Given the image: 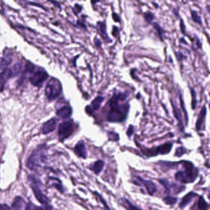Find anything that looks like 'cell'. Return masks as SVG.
<instances>
[{"mask_svg": "<svg viewBox=\"0 0 210 210\" xmlns=\"http://www.w3.org/2000/svg\"><path fill=\"white\" fill-rule=\"evenodd\" d=\"M97 26L98 27V31L100 33L101 37L104 40V42L107 43H110L112 42V40L109 37L107 32V26L105 22L99 21L97 22Z\"/></svg>", "mask_w": 210, "mask_h": 210, "instance_id": "cell-10", "label": "cell"}, {"mask_svg": "<svg viewBox=\"0 0 210 210\" xmlns=\"http://www.w3.org/2000/svg\"><path fill=\"white\" fill-rule=\"evenodd\" d=\"M12 59L10 58H0V70H6L7 67L11 63Z\"/></svg>", "mask_w": 210, "mask_h": 210, "instance_id": "cell-23", "label": "cell"}, {"mask_svg": "<svg viewBox=\"0 0 210 210\" xmlns=\"http://www.w3.org/2000/svg\"><path fill=\"white\" fill-rule=\"evenodd\" d=\"M207 113V109L206 105H204L203 106L201 111L200 112L196 122L195 128L197 131H200L202 130V128L203 126H204V120H205Z\"/></svg>", "mask_w": 210, "mask_h": 210, "instance_id": "cell-11", "label": "cell"}, {"mask_svg": "<svg viewBox=\"0 0 210 210\" xmlns=\"http://www.w3.org/2000/svg\"><path fill=\"white\" fill-rule=\"evenodd\" d=\"M190 91L191 93L192 100H191V105L192 110H195L197 105V94L196 91L192 87H190Z\"/></svg>", "mask_w": 210, "mask_h": 210, "instance_id": "cell-24", "label": "cell"}, {"mask_svg": "<svg viewBox=\"0 0 210 210\" xmlns=\"http://www.w3.org/2000/svg\"><path fill=\"white\" fill-rule=\"evenodd\" d=\"M180 28H181V31L183 34L186 33V25L184 24V22L183 21V20L182 19H181V21H180Z\"/></svg>", "mask_w": 210, "mask_h": 210, "instance_id": "cell-38", "label": "cell"}, {"mask_svg": "<svg viewBox=\"0 0 210 210\" xmlns=\"http://www.w3.org/2000/svg\"><path fill=\"white\" fill-rule=\"evenodd\" d=\"M34 210H52V208L51 206L48 205V204H45L43 207H35Z\"/></svg>", "mask_w": 210, "mask_h": 210, "instance_id": "cell-36", "label": "cell"}, {"mask_svg": "<svg viewBox=\"0 0 210 210\" xmlns=\"http://www.w3.org/2000/svg\"><path fill=\"white\" fill-rule=\"evenodd\" d=\"M119 34V28L116 26L113 27V30H112V35H113L114 37H116L117 35Z\"/></svg>", "mask_w": 210, "mask_h": 210, "instance_id": "cell-39", "label": "cell"}, {"mask_svg": "<svg viewBox=\"0 0 210 210\" xmlns=\"http://www.w3.org/2000/svg\"><path fill=\"white\" fill-rule=\"evenodd\" d=\"M26 203L24 200L20 197H17L14 200L12 204V210H25Z\"/></svg>", "mask_w": 210, "mask_h": 210, "instance_id": "cell-16", "label": "cell"}, {"mask_svg": "<svg viewBox=\"0 0 210 210\" xmlns=\"http://www.w3.org/2000/svg\"><path fill=\"white\" fill-rule=\"evenodd\" d=\"M105 165V163L103 160H99L95 161L90 166V169L92 171H93L96 175H98L103 170Z\"/></svg>", "mask_w": 210, "mask_h": 210, "instance_id": "cell-19", "label": "cell"}, {"mask_svg": "<svg viewBox=\"0 0 210 210\" xmlns=\"http://www.w3.org/2000/svg\"><path fill=\"white\" fill-rule=\"evenodd\" d=\"M179 100H180V104H181V107L182 108V110L184 112V117H185V120H186V125H187L188 124V121H189V116H188V113L186 109V106H185V104H184V99L182 98V96L181 94H179Z\"/></svg>", "mask_w": 210, "mask_h": 210, "instance_id": "cell-27", "label": "cell"}, {"mask_svg": "<svg viewBox=\"0 0 210 210\" xmlns=\"http://www.w3.org/2000/svg\"><path fill=\"white\" fill-rule=\"evenodd\" d=\"M82 9H83V7H82L81 5L78 4H76L75 6V8H74V12L76 14H78V13H80Z\"/></svg>", "mask_w": 210, "mask_h": 210, "instance_id": "cell-37", "label": "cell"}, {"mask_svg": "<svg viewBox=\"0 0 210 210\" xmlns=\"http://www.w3.org/2000/svg\"><path fill=\"white\" fill-rule=\"evenodd\" d=\"M163 202L168 205H174L177 202V198L172 196H166L163 198Z\"/></svg>", "mask_w": 210, "mask_h": 210, "instance_id": "cell-28", "label": "cell"}, {"mask_svg": "<svg viewBox=\"0 0 210 210\" xmlns=\"http://www.w3.org/2000/svg\"><path fill=\"white\" fill-rule=\"evenodd\" d=\"M55 126L56 120L54 119H52L44 123L42 127V132L44 134H48L55 129Z\"/></svg>", "mask_w": 210, "mask_h": 210, "instance_id": "cell-13", "label": "cell"}, {"mask_svg": "<svg viewBox=\"0 0 210 210\" xmlns=\"http://www.w3.org/2000/svg\"><path fill=\"white\" fill-rule=\"evenodd\" d=\"M13 77H15V76L11 69L4 70L2 73H0V91L3 90L5 84L8 81Z\"/></svg>", "mask_w": 210, "mask_h": 210, "instance_id": "cell-9", "label": "cell"}, {"mask_svg": "<svg viewBox=\"0 0 210 210\" xmlns=\"http://www.w3.org/2000/svg\"><path fill=\"white\" fill-rule=\"evenodd\" d=\"M197 195H198V194L194 193L193 192H191L190 193H187L186 196H184L182 198L181 202H180V203H179V208H181L182 209L185 208L192 201V200L195 197H197Z\"/></svg>", "mask_w": 210, "mask_h": 210, "instance_id": "cell-18", "label": "cell"}, {"mask_svg": "<svg viewBox=\"0 0 210 210\" xmlns=\"http://www.w3.org/2000/svg\"><path fill=\"white\" fill-rule=\"evenodd\" d=\"M94 193H95V195H96V197L97 198V199H99L100 202L102 204H103V205H104V207H105V210H110V208L109 207L108 205H107V203L104 200V199L103 198V197H102L98 192H94Z\"/></svg>", "mask_w": 210, "mask_h": 210, "instance_id": "cell-30", "label": "cell"}, {"mask_svg": "<svg viewBox=\"0 0 210 210\" xmlns=\"http://www.w3.org/2000/svg\"><path fill=\"white\" fill-rule=\"evenodd\" d=\"M108 136L109 137V139L114 141H117L119 140V136L116 132H108Z\"/></svg>", "mask_w": 210, "mask_h": 210, "instance_id": "cell-31", "label": "cell"}, {"mask_svg": "<svg viewBox=\"0 0 210 210\" xmlns=\"http://www.w3.org/2000/svg\"><path fill=\"white\" fill-rule=\"evenodd\" d=\"M197 38V40H196V45L197 46L198 48H202V43L200 42V40Z\"/></svg>", "mask_w": 210, "mask_h": 210, "instance_id": "cell-43", "label": "cell"}, {"mask_svg": "<svg viewBox=\"0 0 210 210\" xmlns=\"http://www.w3.org/2000/svg\"><path fill=\"white\" fill-rule=\"evenodd\" d=\"M75 130L74 124L71 121H65L59 125L58 129V136L59 139L63 141L70 137Z\"/></svg>", "mask_w": 210, "mask_h": 210, "instance_id": "cell-5", "label": "cell"}, {"mask_svg": "<svg viewBox=\"0 0 210 210\" xmlns=\"http://www.w3.org/2000/svg\"><path fill=\"white\" fill-rule=\"evenodd\" d=\"M207 11H208V12H209V4H208V6H207Z\"/></svg>", "mask_w": 210, "mask_h": 210, "instance_id": "cell-44", "label": "cell"}, {"mask_svg": "<svg viewBox=\"0 0 210 210\" xmlns=\"http://www.w3.org/2000/svg\"><path fill=\"white\" fill-rule=\"evenodd\" d=\"M48 78V74L43 69H40L35 71L30 77V81L33 86L41 87L44 82Z\"/></svg>", "mask_w": 210, "mask_h": 210, "instance_id": "cell-7", "label": "cell"}, {"mask_svg": "<svg viewBox=\"0 0 210 210\" xmlns=\"http://www.w3.org/2000/svg\"><path fill=\"white\" fill-rule=\"evenodd\" d=\"M44 150L42 146L38 147L35 150L32 155L28 158L27 162V165L28 168L32 170H36L44 160Z\"/></svg>", "mask_w": 210, "mask_h": 210, "instance_id": "cell-4", "label": "cell"}, {"mask_svg": "<svg viewBox=\"0 0 210 210\" xmlns=\"http://www.w3.org/2000/svg\"><path fill=\"white\" fill-rule=\"evenodd\" d=\"M133 132H134V126L130 125L126 131V134L129 137H130L132 135Z\"/></svg>", "mask_w": 210, "mask_h": 210, "instance_id": "cell-34", "label": "cell"}, {"mask_svg": "<svg viewBox=\"0 0 210 210\" xmlns=\"http://www.w3.org/2000/svg\"><path fill=\"white\" fill-rule=\"evenodd\" d=\"M128 92L115 93L108 102L109 110L107 112L106 119L110 123H121L128 115L130 105L125 102L128 97Z\"/></svg>", "mask_w": 210, "mask_h": 210, "instance_id": "cell-1", "label": "cell"}, {"mask_svg": "<svg viewBox=\"0 0 210 210\" xmlns=\"http://www.w3.org/2000/svg\"><path fill=\"white\" fill-rule=\"evenodd\" d=\"M153 27L157 31L158 35L159 36V37L160 38V40H161L162 42H163L164 34H165V30H164L163 28L160 26V25L157 22H153Z\"/></svg>", "mask_w": 210, "mask_h": 210, "instance_id": "cell-25", "label": "cell"}, {"mask_svg": "<svg viewBox=\"0 0 210 210\" xmlns=\"http://www.w3.org/2000/svg\"><path fill=\"white\" fill-rule=\"evenodd\" d=\"M94 44L97 48H100L101 46V42L99 39L97 38H94Z\"/></svg>", "mask_w": 210, "mask_h": 210, "instance_id": "cell-41", "label": "cell"}, {"mask_svg": "<svg viewBox=\"0 0 210 210\" xmlns=\"http://www.w3.org/2000/svg\"><path fill=\"white\" fill-rule=\"evenodd\" d=\"M183 40H184V38H181V41H182ZM184 43H186V44H187V43L186 42H185V41H184Z\"/></svg>", "mask_w": 210, "mask_h": 210, "instance_id": "cell-45", "label": "cell"}, {"mask_svg": "<svg viewBox=\"0 0 210 210\" xmlns=\"http://www.w3.org/2000/svg\"><path fill=\"white\" fill-rule=\"evenodd\" d=\"M85 111L86 112L87 114H88L89 115H92L93 114V111L92 110V109H91V107L89 105H87L85 108Z\"/></svg>", "mask_w": 210, "mask_h": 210, "instance_id": "cell-40", "label": "cell"}, {"mask_svg": "<svg viewBox=\"0 0 210 210\" xmlns=\"http://www.w3.org/2000/svg\"><path fill=\"white\" fill-rule=\"evenodd\" d=\"M181 163L183 170L177 171L175 174V178L183 184L193 182L198 176V168L191 161H183Z\"/></svg>", "mask_w": 210, "mask_h": 210, "instance_id": "cell-2", "label": "cell"}, {"mask_svg": "<svg viewBox=\"0 0 210 210\" xmlns=\"http://www.w3.org/2000/svg\"><path fill=\"white\" fill-rule=\"evenodd\" d=\"M0 210H10V208L7 204H0Z\"/></svg>", "mask_w": 210, "mask_h": 210, "instance_id": "cell-42", "label": "cell"}, {"mask_svg": "<svg viewBox=\"0 0 210 210\" xmlns=\"http://www.w3.org/2000/svg\"><path fill=\"white\" fill-rule=\"evenodd\" d=\"M144 19H145V20L148 23V24H150L152 21L155 18V16H154V14H153L152 12L150 11H147L144 13Z\"/></svg>", "mask_w": 210, "mask_h": 210, "instance_id": "cell-29", "label": "cell"}, {"mask_svg": "<svg viewBox=\"0 0 210 210\" xmlns=\"http://www.w3.org/2000/svg\"><path fill=\"white\" fill-rule=\"evenodd\" d=\"M191 17H192V20L195 23L198 24L200 25H202L203 22H202V17H201V16H199L197 11H195V10L191 9Z\"/></svg>", "mask_w": 210, "mask_h": 210, "instance_id": "cell-26", "label": "cell"}, {"mask_svg": "<svg viewBox=\"0 0 210 210\" xmlns=\"http://www.w3.org/2000/svg\"><path fill=\"white\" fill-rule=\"evenodd\" d=\"M136 178L137 180H136V182L134 183L136 184H137L138 186L142 185L144 186L146 189L148 195H153L157 192V188L156 184L154 182H152V181L146 180V179L139 176H137Z\"/></svg>", "mask_w": 210, "mask_h": 210, "instance_id": "cell-8", "label": "cell"}, {"mask_svg": "<svg viewBox=\"0 0 210 210\" xmlns=\"http://www.w3.org/2000/svg\"><path fill=\"white\" fill-rule=\"evenodd\" d=\"M209 208L208 203L204 200L203 197H200L197 202V210H208Z\"/></svg>", "mask_w": 210, "mask_h": 210, "instance_id": "cell-22", "label": "cell"}, {"mask_svg": "<svg viewBox=\"0 0 210 210\" xmlns=\"http://www.w3.org/2000/svg\"><path fill=\"white\" fill-rule=\"evenodd\" d=\"M74 151L75 154L80 158L85 159L87 157V150L83 141H80L76 144Z\"/></svg>", "mask_w": 210, "mask_h": 210, "instance_id": "cell-12", "label": "cell"}, {"mask_svg": "<svg viewBox=\"0 0 210 210\" xmlns=\"http://www.w3.org/2000/svg\"><path fill=\"white\" fill-rule=\"evenodd\" d=\"M122 203L123 205L125 207V208L127 210H142L139 207L134 205V204H132L128 199L126 198H123L122 199Z\"/></svg>", "mask_w": 210, "mask_h": 210, "instance_id": "cell-21", "label": "cell"}, {"mask_svg": "<svg viewBox=\"0 0 210 210\" xmlns=\"http://www.w3.org/2000/svg\"><path fill=\"white\" fill-rule=\"evenodd\" d=\"M56 114L62 119H68L72 114V109L70 105H64L57 110Z\"/></svg>", "mask_w": 210, "mask_h": 210, "instance_id": "cell-14", "label": "cell"}, {"mask_svg": "<svg viewBox=\"0 0 210 210\" xmlns=\"http://www.w3.org/2000/svg\"><path fill=\"white\" fill-rule=\"evenodd\" d=\"M62 91V85L59 80L53 78L48 82L45 88V94L49 100H53L60 95Z\"/></svg>", "mask_w": 210, "mask_h": 210, "instance_id": "cell-3", "label": "cell"}, {"mask_svg": "<svg viewBox=\"0 0 210 210\" xmlns=\"http://www.w3.org/2000/svg\"><path fill=\"white\" fill-rule=\"evenodd\" d=\"M112 19H113L114 22H120V21H121L120 17L119 16V15L117 13L114 12L112 14Z\"/></svg>", "mask_w": 210, "mask_h": 210, "instance_id": "cell-35", "label": "cell"}, {"mask_svg": "<svg viewBox=\"0 0 210 210\" xmlns=\"http://www.w3.org/2000/svg\"><path fill=\"white\" fill-rule=\"evenodd\" d=\"M175 55L176 56V58H177V60L178 61H181V62H182V61L184 59H187V57L186 56L184 55L182 52H181V51H178V52H175Z\"/></svg>", "mask_w": 210, "mask_h": 210, "instance_id": "cell-33", "label": "cell"}, {"mask_svg": "<svg viewBox=\"0 0 210 210\" xmlns=\"http://www.w3.org/2000/svg\"><path fill=\"white\" fill-rule=\"evenodd\" d=\"M172 147V143L166 142L155 148H150V149H146L145 151H144V153L145 155H147L148 157L157 156L158 154L166 155L170 152Z\"/></svg>", "mask_w": 210, "mask_h": 210, "instance_id": "cell-6", "label": "cell"}, {"mask_svg": "<svg viewBox=\"0 0 210 210\" xmlns=\"http://www.w3.org/2000/svg\"><path fill=\"white\" fill-rule=\"evenodd\" d=\"M186 153V149L182 147H178L175 152V156L177 157H180L181 156H182V155H184V153Z\"/></svg>", "mask_w": 210, "mask_h": 210, "instance_id": "cell-32", "label": "cell"}, {"mask_svg": "<svg viewBox=\"0 0 210 210\" xmlns=\"http://www.w3.org/2000/svg\"><path fill=\"white\" fill-rule=\"evenodd\" d=\"M104 99H105V97L104 96H98L96 97L93 100V101H92L91 103V105H89V106L91 107V109H92V110L93 111V112L94 111L98 110L100 108L101 105L102 103H103Z\"/></svg>", "mask_w": 210, "mask_h": 210, "instance_id": "cell-20", "label": "cell"}, {"mask_svg": "<svg viewBox=\"0 0 210 210\" xmlns=\"http://www.w3.org/2000/svg\"><path fill=\"white\" fill-rule=\"evenodd\" d=\"M33 189V191L34 192L35 196V197L37 198V199L38 200L43 204V205H45V204H48V198H47V197L44 195L43 193V192L41 191L40 189L37 187V186H34L32 187Z\"/></svg>", "mask_w": 210, "mask_h": 210, "instance_id": "cell-15", "label": "cell"}, {"mask_svg": "<svg viewBox=\"0 0 210 210\" xmlns=\"http://www.w3.org/2000/svg\"><path fill=\"white\" fill-rule=\"evenodd\" d=\"M171 105L173 107V114L174 116H175V119L177 120L178 121V124H179V126L180 128V129L181 130H184V125H183V123H182V112L181 110V109H179L177 105H175L173 102L171 101Z\"/></svg>", "mask_w": 210, "mask_h": 210, "instance_id": "cell-17", "label": "cell"}]
</instances>
